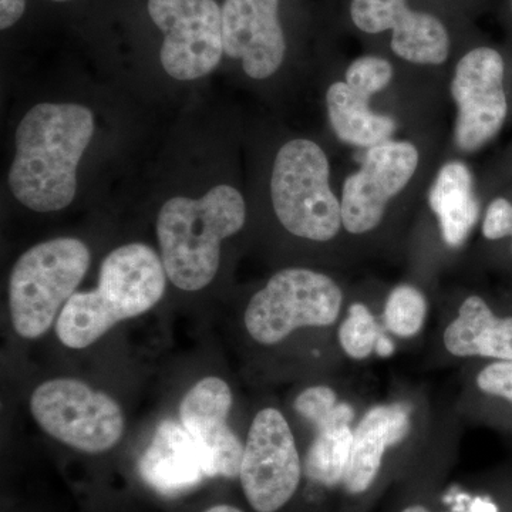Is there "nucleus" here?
Here are the masks:
<instances>
[{"label": "nucleus", "instance_id": "4", "mask_svg": "<svg viewBox=\"0 0 512 512\" xmlns=\"http://www.w3.org/2000/svg\"><path fill=\"white\" fill-rule=\"evenodd\" d=\"M167 274L156 249L130 242L107 254L99 285L76 292L56 322L57 338L69 349H86L117 323L153 309L167 289Z\"/></svg>", "mask_w": 512, "mask_h": 512}, {"label": "nucleus", "instance_id": "31", "mask_svg": "<svg viewBox=\"0 0 512 512\" xmlns=\"http://www.w3.org/2000/svg\"><path fill=\"white\" fill-rule=\"evenodd\" d=\"M402 512H430L427 508L421 507V505H412V507H407L406 510Z\"/></svg>", "mask_w": 512, "mask_h": 512}, {"label": "nucleus", "instance_id": "9", "mask_svg": "<svg viewBox=\"0 0 512 512\" xmlns=\"http://www.w3.org/2000/svg\"><path fill=\"white\" fill-rule=\"evenodd\" d=\"M299 0H221L224 63L255 82L272 79L291 55Z\"/></svg>", "mask_w": 512, "mask_h": 512}, {"label": "nucleus", "instance_id": "20", "mask_svg": "<svg viewBox=\"0 0 512 512\" xmlns=\"http://www.w3.org/2000/svg\"><path fill=\"white\" fill-rule=\"evenodd\" d=\"M353 430L350 426L318 431L305 458L306 477L313 483L335 487L342 484L352 451Z\"/></svg>", "mask_w": 512, "mask_h": 512}, {"label": "nucleus", "instance_id": "7", "mask_svg": "<svg viewBox=\"0 0 512 512\" xmlns=\"http://www.w3.org/2000/svg\"><path fill=\"white\" fill-rule=\"evenodd\" d=\"M342 305V289L330 276L286 268L252 296L245 309V328L259 345L274 346L295 330L333 325Z\"/></svg>", "mask_w": 512, "mask_h": 512}, {"label": "nucleus", "instance_id": "14", "mask_svg": "<svg viewBox=\"0 0 512 512\" xmlns=\"http://www.w3.org/2000/svg\"><path fill=\"white\" fill-rule=\"evenodd\" d=\"M231 407V387L215 376L195 383L180 404L181 424L200 448L210 478H237L241 471L245 446L229 427Z\"/></svg>", "mask_w": 512, "mask_h": 512}, {"label": "nucleus", "instance_id": "1", "mask_svg": "<svg viewBox=\"0 0 512 512\" xmlns=\"http://www.w3.org/2000/svg\"><path fill=\"white\" fill-rule=\"evenodd\" d=\"M99 133L96 111L74 100L39 101L13 136L8 170L12 197L36 214L69 208L79 194L80 167Z\"/></svg>", "mask_w": 512, "mask_h": 512}, {"label": "nucleus", "instance_id": "10", "mask_svg": "<svg viewBox=\"0 0 512 512\" xmlns=\"http://www.w3.org/2000/svg\"><path fill=\"white\" fill-rule=\"evenodd\" d=\"M302 463L291 427L279 410L256 413L242 457V491L256 512L284 508L301 484Z\"/></svg>", "mask_w": 512, "mask_h": 512}, {"label": "nucleus", "instance_id": "23", "mask_svg": "<svg viewBox=\"0 0 512 512\" xmlns=\"http://www.w3.org/2000/svg\"><path fill=\"white\" fill-rule=\"evenodd\" d=\"M295 410L318 431L350 426L355 420L353 407L348 403H339L338 394L329 386H313L303 390L296 397Z\"/></svg>", "mask_w": 512, "mask_h": 512}, {"label": "nucleus", "instance_id": "25", "mask_svg": "<svg viewBox=\"0 0 512 512\" xmlns=\"http://www.w3.org/2000/svg\"><path fill=\"white\" fill-rule=\"evenodd\" d=\"M394 76L392 62L386 57L365 55L357 57L349 64L345 72V82L356 92L365 94L372 99L382 93Z\"/></svg>", "mask_w": 512, "mask_h": 512}, {"label": "nucleus", "instance_id": "3", "mask_svg": "<svg viewBox=\"0 0 512 512\" xmlns=\"http://www.w3.org/2000/svg\"><path fill=\"white\" fill-rule=\"evenodd\" d=\"M247 218L244 194L224 180L165 198L156 235L168 281L184 292L211 285L220 271L222 244L244 229Z\"/></svg>", "mask_w": 512, "mask_h": 512}, {"label": "nucleus", "instance_id": "22", "mask_svg": "<svg viewBox=\"0 0 512 512\" xmlns=\"http://www.w3.org/2000/svg\"><path fill=\"white\" fill-rule=\"evenodd\" d=\"M426 296L412 285H399L390 292L384 306V325L397 338L416 336L426 322Z\"/></svg>", "mask_w": 512, "mask_h": 512}, {"label": "nucleus", "instance_id": "19", "mask_svg": "<svg viewBox=\"0 0 512 512\" xmlns=\"http://www.w3.org/2000/svg\"><path fill=\"white\" fill-rule=\"evenodd\" d=\"M325 100L330 127L348 146L367 150L396 133V121L376 113L370 107V97L353 90L345 80L330 84Z\"/></svg>", "mask_w": 512, "mask_h": 512}, {"label": "nucleus", "instance_id": "26", "mask_svg": "<svg viewBox=\"0 0 512 512\" xmlns=\"http://www.w3.org/2000/svg\"><path fill=\"white\" fill-rule=\"evenodd\" d=\"M477 384L481 392L512 403V362L498 360L484 367L477 376Z\"/></svg>", "mask_w": 512, "mask_h": 512}, {"label": "nucleus", "instance_id": "17", "mask_svg": "<svg viewBox=\"0 0 512 512\" xmlns=\"http://www.w3.org/2000/svg\"><path fill=\"white\" fill-rule=\"evenodd\" d=\"M444 346L456 357L512 362V318H497L483 298L468 296L444 332Z\"/></svg>", "mask_w": 512, "mask_h": 512}, {"label": "nucleus", "instance_id": "27", "mask_svg": "<svg viewBox=\"0 0 512 512\" xmlns=\"http://www.w3.org/2000/svg\"><path fill=\"white\" fill-rule=\"evenodd\" d=\"M483 235L491 241L512 235V204L505 198H495L487 211L483 222Z\"/></svg>", "mask_w": 512, "mask_h": 512}, {"label": "nucleus", "instance_id": "29", "mask_svg": "<svg viewBox=\"0 0 512 512\" xmlns=\"http://www.w3.org/2000/svg\"><path fill=\"white\" fill-rule=\"evenodd\" d=\"M375 352L379 356H390L394 352V345L390 342V339H387L386 336H380L379 342H377Z\"/></svg>", "mask_w": 512, "mask_h": 512}, {"label": "nucleus", "instance_id": "15", "mask_svg": "<svg viewBox=\"0 0 512 512\" xmlns=\"http://www.w3.org/2000/svg\"><path fill=\"white\" fill-rule=\"evenodd\" d=\"M138 470L144 483L165 497L188 493L210 478L200 448L183 424L173 420L157 427Z\"/></svg>", "mask_w": 512, "mask_h": 512}, {"label": "nucleus", "instance_id": "5", "mask_svg": "<svg viewBox=\"0 0 512 512\" xmlns=\"http://www.w3.org/2000/svg\"><path fill=\"white\" fill-rule=\"evenodd\" d=\"M269 198L276 220L293 237L328 242L343 228L340 198L330 185L328 154L311 138H291L276 150Z\"/></svg>", "mask_w": 512, "mask_h": 512}, {"label": "nucleus", "instance_id": "16", "mask_svg": "<svg viewBox=\"0 0 512 512\" xmlns=\"http://www.w3.org/2000/svg\"><path fill=\"white\" fill-rule=\"evenodd\" d=\"M409 406L380 404L363 416L353 430L352 451L343 485L350 494H362L375 483L387 448L402 443L410 433Z\"/></svg>", "mask_w": 512, "mask_h": 512}, {"label": "nucleus", "instance_id": "12", "mask_svg": "<svg viewBox=\"0 0 512 512\" xmlns=\"http://www.w3.org/2000/svg\"><path fill=\"white\" fill-rule=\"evenodd\" d=\"M419 164V150L410 141L390 138L367 148L359 170L343 184V229L365 235L379 227L387 205L413 180Z\"/></svg>", "mask_w": 512, "mask_h": 512}, {"label": "nucleus", "instance_id": "30", "mask_svg": "<svg viewBox=\"0 0 512 512\" xmlns=\"http://www.w3.org/2000/svg\"><path fill=\"white\" fill-rule=\"evenodd\" d=\"M205 512H242L237 507H232V505L227 504H220L215 505V507H211L210 510H207Z\"/></svg>", "mask_w": 512, "mask_h": 512}, {"label": "nucleus", "instance_id": "2", "mask_svg": "<svg viewBox=\"0 0 512 512\" xmlns=\"http://www.w3.org/2000/svg\"><path fill=\"white\" fill-rule=\"evenodd\" d=\"M120 37L168 79L200 82L224 64L221 0H116Z\"/></svg>", "mask_w": 512, "mask_h": 512}, {"label": "nucleus", "instance_id": "28", "mask_svg": "<svg viewBox=\"0 0 512 512\" xmlns=\"http://www.w3.org/2000/svg\"><path fill=\"white\" fill-rule=\"evenodd\" d=\"M32 0H0V32H13L28 18Z\"/></svg>", "mask_w": 512, "mask_h": 512}, {"label": "nucleus", "instance_id": "21", "mask_svg": "<svg viewBox=\"0 0 512 512\" xmlns=\"http://www.w3.org/2000/svg\"><path fill=\"white\" fill-rule=\"evenodd\" d=\"M43 8L55 10L83 36L103 37L111 42L116 0H35Z\"/></svg>", "mask_w": 512, "mask_h": 512}, {"label": "nucleus", "instance_id": "8", "mask_svg": "<svg viewBox=\"0 0 512 512\" xmlns=\"http://www.w3.org/2000/svg\"><path fill=\"white\" fill-rule=\"evenodd\" d=\"M30 413L53 439L89 454L116 446L126 426L113 397L70 377L39 384L30 396Z\"/></svg>", "mask_w": 512, "mask_h": 512}, {"label": "nucleus", "instance_id": "6", "mask_svg": "<svg viewBox=\"0 0 512 512\" xmlns=\"http://www.w3.org/2000/svg\"><path fill=\"white\" fill-rule=\"evenodd\" d=\"M92 264L86 242L47 239L19 256L9 276L10 318L23 339L45 335L82 284Z\"/></svg>", "mask_w": 512, "mask_h": 512}, {"label": "nucleus", "instance_id": "11", "mask_svg": "<svg viewBox=\"0 0 512 512\" xmlns=\"http://www.w3.org/2000/svg\"><path fill=\"white\" fill-rule=\"evenodd\" d=\"M504 59L488 46H477L458 59L451 80L457 106L454 141L464 153L480 150L503 128L508 113Z\"/></svg>", "mask_w": 512, "mask_h": 512}, {"label": "nucleus", "instance_id": "13", "mask_svg": "<svg viewBox=\"0 0 512 512\" xmlns=\"http://www.w3.org/2000/svg\"><path fill=\"white\" fill-rule=\"evenodd\" d=\"M350 23L367 36L389 35L393 55L419 66H441L453 37L446 20L410 0H348Z\"/></svg>", "mask_w": 512, "mask_h": 512}, {"label": "nucleus", "instance_id": "24", "mask_svg": "<svg viewBox=\"0 0 512 512\" xmlns=\"http://www.w3.org/2000/svg\"><path fill=\"white\" fill-rule=\"evenodd\" d=\"M382 332L375 316L363 303H353L339 328V342L346 355L363 360L375 352Z\"/></svg>", "mask_w": 512, "mask_h": 512}, {"label": "nucleus", "instance_id": "18", "mask_svg": "<svg viewBox=\"0 0 512 512\" xmlns=\"http://www.w3.org/2000/svg\"><path fill=\"white\" fill-rule=\"evenodd\" d=\"M429 204L448 247H461L480 215L470 168L461 161L444 164L431 184Z\"/></svg>", "mask_w": 512, "mask_h": 512}]
</instances>
